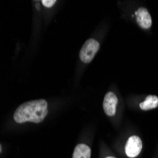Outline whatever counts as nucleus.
<instances>
[{"instance_id": "1", "label": "nucleus", "mask_w": 158, "mask_h": 158, "mask_svg": "<svg viewBox=\"0 0 158 158\" xmlns=\"http://www.w3.org/2000/svg\"><path fill=\"white\" fill-rule=\"evenodd\" d=\"M48 102L46 99H36L21 104L14 112L13 118L17 123H40L48 114Z\"/></svg>"}, {"instance_id": "2", "label": "nucleus", "mask_w": 158, "mask_h": 158, "mask_svg": "<svg viewBox=\"0 0 158 158\" xmlns=\"http://www.w3.org/2000/svg\"><path fill=\"white\" fill-rule=\"evenodd\" d=\"M98 49H99V43L93 38L88 39L81 48L80 51L81 61L84 64H89L94 59V57L96 56Z\"/></svg>"}, {"instance_id": "3", "label": "nucleus", "mask_w": 158, "mask_h": 158, "mask_svg": "<svg viewBox=\"0 0 158 158\" xmlns=\"http://www.w3.org/2000/svg\"><path fill=\"white\" fill-rule=\"evenodd\" d=\"M142 150V141L141 139L136 136L133 135L128 139L125 147V152L128 157L135 158L136 157Z\"/></svg>"}, {"instance_id": "4", "label": "nucleus", "mask_w": 158, "mask_h": 158, "mask_svg": "<svg viewBox=\"0 0 158 158\" xmlns=\"http://www.w3.org/2000/svg\"><path fill=\"white\" fill-rule=\"evenodd\" d=\"M118 102V98L113 92H108L105 95L103 99V110L107 116L113 117L116 114Z\"/></svg>"}, {"instance_id": "5", "label": "nucleus", "mask_w": 158, "mask_h": 158, "mask_svg": "<svg viewBox=\"0 0 158 158\" xmlns=\"http://www.w3.org/2000/svg\"><path fill=\"white\" fill-rule=\"evenodd\" d=\"M135 19L139 27L144 28V30H148L152 27V17L146 8H139L135 11Z\"/></svg>"}, {"instance_id": "6", "label": "nucleus", "mask_w": 158, "mask_h": 158, "mask_svg": "<svg viewBox=\"0 0 158 158\" xmlns=\"http://www.w3.org/2000/svg\"><path fill=\"white\" fill-rule=\"evenodd\" d=\"M91 149L86 144H79L75 147L72 158H90Z\"/></svg>"}, {"instance_id": "7", "label": "nucleus", "mask_w": 158, "mask_h": 158, "mask_svg": "<svg viewBox=\"0 0 158 158\" xmlns=\"http://www.w3.org/2000/svg\"><path fill=\"white\" fill-rule=\"evenodd\" d=\"M139 106H140V109L144 110V111L156 108L158 106V97L153 96V95L148 96L144 102L139 104Z\"/></svg>"}, {"instance_id": "8", "label": "nucleus", "mask_w": 158, "mask_h": 158, "mask_svg": "<svg viewBox=\"0 0 158 158\" xmlns=\"http://www.w3.org/2000/svg\"><path fill=\"white\" fill-rule=\"evenodd\" d=\"M56 3V0H43L42 4L47 8H51Z\"/></svg>"}, {"instance_id": "9", "label": "nucleus", "mask_w": 158, "mask_h": 158, "mask_svg": "<svg viewBox=\"0 0 158 158\" xmlns=\"http://www.w3.org/2000/svg\"><path fill=\"white\" fill-rule=\"evenodd\" d=\"M106 158H116V157H113V156H108V157H106Z\"/></svg>"}, {"instance_id": "10", "label": "nucleus", "mask_w": 158, "mask_h": 158, "mask_svg": "<svg viewBox=\"0 0 158 158\" xmlns=\"http://www.w3.org/2000/svg\"><path fill=\"white\" fill-rule=\"evenodd\" d=\"M1 151H2V147H1V145H0V152H1Z\"/></svg>"}]
</instances>
